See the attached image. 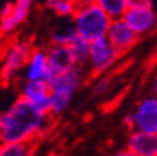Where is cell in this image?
I'll return each instance as SVG.
<instances>
[{"instance_id": "1", "label": "cell", "mask_w": 157, "mask_h": 156, "mask_svg": "<svg viewBox=\"0 0 157 156\" xmlns=\"http://www.w3.org/2000/svg\"><path fill=\"white\" fill-rule=\"evenodd\" d=\"M48 114L38 111L28 100L20 97L0 114V142H28L44 137L49 131Z\"/></svg>"}, {"instance_id": "2", "label": "cell", "mask_w": 157, "mask_h": 156, "mask_svg": "<svg viewBox=\"0 0 157 156\" xmlns=\"http://www.w3.org/2000/svg\"><path fill=\"white\" fill-rule=\"evenodd\" d=\"M112 18L97 3L77 4L73 14V27L76 33L87 41L105 37Z\"/></svg>"}, {"instance_id": "3", "label": "cell", "mask_w": 157, "mask_h": 156, "mask_svg": "<svg viewBox=\"0 0 157 156\" xmlns=\"http://www.w3.org/2000/svg\"><path fill=\"white\" fill-rule=\"evenodd\" d=\"M33 49V45L25 39H14L3 49L0 69L2 85H9L16 79V76L24 69Z\"/></svg>"}, {"instance_id": "4", "label": "cell", "mask_w": 157, "mask_h": 156, "mask_svg": "<svg viewBox=\"0 0 157 156\" xmlns=\"http://www.w3.org/2000/svg\"><path fill=\"white\" fill-rule=\"evenodd\" d=\"M119 56H121V54L112 46V44L109 42L107 35L90 41L87 63L90 66L91 75H104L105 72L118 61Z\"/></svg>"}, {"instance_id": "5", "label": "cell", "mask_w": 157, "mask_h": 156, "mask_svg": "<svg viewBox=\"0 0 157 156\" xmlns=\"http://www.w3.org/2000/svg\"><path fill=\"white\" fill-rule=\"evenodd\" d=\"M133 113V128L143 132L157 134V97L147 96L137 103Z\"/></svg>"}, {"instance_id": "6", "label": "cell", "mask_w": 157, "mask_h": 156, "mask_svg": "<svg viewBox=\"0 0 157 156\" xmlns=\"http://www.w3.org/2000/svg\"><path fill=\"white\" fill-rule=\"evenodd\" d=\"M20 97L28 100L42 114H51V90L46 80H25L20 90Z\"/></svg>"}, {"instance_id": "7", "label": "cell", "mask_w": 157, "mask_h": 156, "mask_svg": "<svg viewBox=\"0 0 157 156\" xmlns=\"http://www.w3.org/2000/svg\"><path fill=\"white\" fill-rule=\"evenodd\" d=\"M107 38L119 54H125L132 49L139 41V35L126 24L124 18H114L109 24Z\"/></svg>"}, {"instance_id": "8", "label": "cell", "mask_w": 157, "mask_h": 156, "mask_svg": "<svg viewBox=\"0 0 157 156\" xmlns=\"http://www.w3.org/2000/svg\"><path fill=\"white\" fill-rule=\"evenodd\" d=\"M122 18L139 37L157 27V16L153 7H128Z\"/></svg>"}, {"instance_id": "9", "label": "cell", "mask_w": 157, "mask_h": 156, "mask_svg": "<svg viewBox=\"0 0 157 156\" xmlns=\"http://www.w3.org/2000/svg\"><path fill=\"white\" fill-rule=\"evenodd\" d=\"M45 52H46V62H48V76H46V80L49 78H52V76L63 73V72L76 66L72 56V52H70L67 45L51 44V46Z\"/></svg>"}, {"instance_id": "10", "label": "cell", "mask_w": 157, "mask_h": 156, "mask_svg": "<svg viewBox=\"0 0 157 156\" xmlns=\"http://www.w3.org/2000/svg\"><path fill=\"white\" fill-rule=\"evenodd\" d=\"M83 72L78 66L69 69V70L55 75L46 80L51 91H58V93H65L69 96H75V93L83 85Z\"/></svg>"}, {"instance_id": "11", "label": "cell", "mask_w": 157, "mask_h": 156, "mask_svg": "<svg viewBox=\"0 0 157 156\" xmlns=\"http://www.w3.org/2000/svg\"><path fill=\"white\" fill-rule=\"evenodd\" d=\"M126 148L136 156H157V134L131 130Z\"/></svg>"}, {"instance_id": "12", "label": "cell", "mask_w": 157, "mask_h": 156, "mask_svg": "<svg viewBox=\"0 0 157 156\" xmlns=\"http://www.w3.org/2000/svg\"><path fill=\"white\" fill-rule=\"evenodd\" d=\"M23 70L25 80H46L48 76L46 52L44 49H33Z\"/></svg>"}, {"instance_id": "13", "label": "cell", "mask_w": 157, "mask_h": 156, "mask_svg": "<svg viewBox=\"0 0 157 156\" xmlns=\"http://www.w3.org/2000/svg\"><path fill=\"white\" fill-rule=\"evenodd\" d=\"M67 46L70 49V52H72V56H73V61H75L76 66H78V68L84 66L88 61L90 41H87L86 38L76 34V37L69 42Z\"/></svg>"}, {"instance_id": "14", "label": "cell", "mask_w": 157, "mask_h": 156, "mask_svg": "<svg viewBox=\"0 0 157 156\" xmlns=\"http://www.w3.org/2000/svg\"><path fill=\"white\" fill-rule=\"evenodd\" d=\"M0 156H33L28 142H0Z\"/></svg>"}, {"instance_id": "15", "label": "cell", "mask_w": 157, "mask_h": 156, "mask_svg": "<svg viewBox=\"0 0 157 156\" xmlns=\"http://www.w3.org/2000/svg\"><path fill=\"white\" fill-rule=\"evenodd\" d=\"M95 3L112 20L121 18L128 10V0H97Z\"/></svg>"}, {"instance_id": "16", "label": "cell", "mask_w": 157, "mask_h": 156, "mask_svg": "<svg viewBox=\"0 0 157 156\" xmlns=\"http://www.w3.org/2000/svg\"><path fill=\"white\" fill-rule=\"evenodd\" d=\"M46 7L59 17H73L77 3L73 0H46Z\"/></svg>"}, {"instance_id": "17", "label": "cell", "mask_w": 157, "mask_h": 156, "mask_svg": "<svg viewBox=\"0 0 157 156\" xmlns=\"http://www.w3.org/2000/svg\"><path fill=\"white\" fill-rule=\"evenodd\" d=\"M76 30L73 26H65L53 31L51 37V44H60V45H69V42L76 37Z\"/></svg>"}, {"instance_id": "18", "label": "cell", "mask_w": 157, "mask_h": 156, "mask_svg": "<svg viewBox=\"0 0 157 156\" xmlns=\"http://www.w3.org/2000/svg\"><path fill=\"white\" fill-rule=\"evenodd\" d=\"M34 0H16L13 3V17L18 24L24 23L28 17Z\"/></svg>"}, {"instance_id": "19", "label": "cell", "mask_w": 157, "mask_h": 156, "mask_svg": "<svg viewBox=\"0 0 157 156\" xmlns=\"http://www.w3.org/2000/svg\"><path fill=\"white\" fill-rule=\"evenodd\" d=\"M20 24L16 21L13 14L9 16H2L0 17V35L2 37H9L17 30Z\"/></svg>"}, {"instance_id": "20", "label": "cell", "mask_w": 157, "mask_h": 156, "mask_svg": "<svg viewBox=\"0 0 157 156\" xmlns=\"http://www.w3.org/2000/svg\"><path fill=\"white\" fill-rule=\"evenodd\" d=\"M108 89H109V79L102 75H98L94 82V85H93L94 93L95 94H104V93L108 91Z\"/></svg>"}, {"instance_id": "21", "label": "cell", "mask_w": 157, "mask_h": 156, "mask_svg": "<svg viewBox=\"0 0 157 156\" xmlns=\"http://www.w3.org/2000/svg\"><path fill=\"white\" fill-rule=\"evenodd\" d=\"M154 0H128V7H153Z\"/></svg>"}, {"instance_id": "22", "label": "cell", "mask_w": 157, "mask_h": 156, "mask_svg": "<svg viewBox=\"0 0 157 156\" xmlns=\"http://www.w3.org/2000/svg\"><path fill=\"white\" fill-rule=\"evenodd\" d=\"M114 156H136L133 152H132L131 149H124V150H119V152H117Z\"/></svg>"}, {"instance_id": "23", "label": "cell", "mask_w": 157, "mask_h": 156, "mask_svg": "<svg viewBox=\"0 0 157 156\" xmlns=\"http://www.w3.org/2000/svg\"><path fill=\"white\" fill-rule=\"evenodd\" d=\"M151 89H153V96H156L157 97V76L154 78V80H153V87Z\"/></svg>"}, {"instance_id": "24", "label": "cell", "mask_w": 157, "mask_h": 156, "mask_svg": "<svg viewBox=\"0 0 157 156\" xmlns=\"http://www.w3.org/2000/svg\"><path fill=\"white\" fill-rule=\"evenodd\" d=\"M97 0H78L77 4H88V3H95Z\"/></svg>"}, {"instance_id": "25", "label": "cell", "mask_w": 157, "mask_h": 156, "mask_svg": "<svg viewBox=\"0 0 157 156\" xmlns=\"http://www.w3.org/2000/svg\"><path fill=\"white\" fill-rule=\"evenodd\" d=\"M48 156H60V155H58V153H51V155H48Z\"/></svg>"}, {"instance_id": "26", "label": "cell", "mask_w": 157, "mask_h": 156, "mask_svg": "<svg viewBox=\"0 0 157 156\" xmlns=\"http://www.w3.org/2000/svg\"><path fill=\"white\" fill-rule=\"evenodd\" d=\"M73 2H76V3H78V0H73Z\"/></svg>"}]
</instances>
